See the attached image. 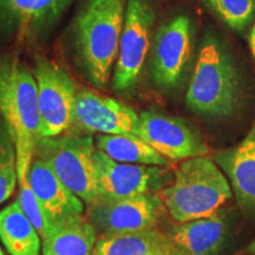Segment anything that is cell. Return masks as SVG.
I'll return each mask as SVG.
<instances>
[{
  "mask_svg": "<svg viewBox=\"0 0 255 255\" xmlns=\"http://www.w3.org/2000/svg\"><path fill=\"white\" fill-rule=\"evenodd\" d=\"M127 0H88L73 25L76 58L89 82L105 89L119 55Z\"/></svg>",
  "mask_w": 255,
  "mask_h": 255,
  "instance_id": "7a4b0ae2",
  "label": "cell"
},
{
  "mask_svg": "<svg viewBox=\"0 0 255 255\" xmlns=\"http://www.w3.org/2000/svg\"><path fill=\"white\" fill-rule=\"evenodd\" d=\"M27 182L52 225L71 216L83 215L84 203L57 176L49 164L33 157L27 174Z\"/></svg>",
  "mask_w": 255,
  "mask_h": 255,
  "instance_id": "9a60e30c",
  "label": "cell"
},
{
  "mask_svg": "<svg viewBox=\"0 0 255 255\" xmlns=\"http://www.w3.org/2000/svg\"><path fill=\"white\" fill-rule=\"evenodd\" d=\"M0 240L9 255L40 254V235L17 200L0 210Z\"/></svg>",
  "mask_w": 255,
  "mask_h": 255,
  "instance_id": "d6986e66",
  "label": "cell"
},
{
  "mask_svg": "<svg viewBox=\"0 0 255 255\" xmlns=\"http://www.w3.org/2000/svg\"><path fill=\"white\" fill-rule=\"evenodd\" d=\"M248 44H250V50H251L252 56H253V59L255 62V23L251 30L250 37H248Z\"/></svg>",
  "mask_w": 255,
  "mask_h": 255,
  "instance_id": "cb8c5ba5",
  "label": "cell"
},
{
  "mask_svg": "<svg viewBox=\"0 0 255 255\" xmlns=\"http://www.w3.org/2000/svg\"><path fill=\"white\" fill-rule=\"evenodd\" d=\"M0 255H6V254L4 253V251L1 250V248H0Z\"/></svg>",
  "mask_w": 255,
  "mask_h": 255,
  "instance_id": "484cf974",
  "label": "cell"
},
{
  "mask_svg": "<svg viewBox=\"0 0 255 255\" xmlns=\"http://www.w3.org/2000/svg\"><path fill=\"white\" fill-rule=\"evenodd\" d=\"M95 143L98 150L120 163L164 168L170 165L169 159L158 154L137 135H100Z\"/></svg>",
  "mask_w": 255,
  "mask_h": 255,
  "instance_id": "ffe728a7",
  "label": "cell"
},
{
  "mask_svg": "<svg viewBox=\"0 0 255 255\" xmlns=\"http://www.w3.org/2000/svg\"><path fill=\"white\" fill-rule=\"evenodd\" d=\"M95 151L92 133L71 128L59 136L41 137L34 157L49 164L73 194L91 205L101 199Z\"/></svg>",
  "mask_w": 255,
  "mask_h": 255,
  "instance_id": "5b68a950",
  "label": "cell"
},
{
  "mask_svg": "<svg viewBox=\"0 0 255 255\" xmlns=\"http://www.w3.org/2000/svg\"><path fill=\"white\" fill-rule=\"evenodd\" d=\"M163 210L158 193L128 199H100L87 205L85 216L102 235L123 234L157 227Z\"/></svg>",
  "mask_w": 255,
  "mask_h": 255,
  "instance_id": "ba28073f",
  "label": "cell"
},
{
  "mask_svg": "<svg viewBox=\"0 0 255 255\" xmlns=\"http://www.w3.org/2000/svg\"><path fill=\"white\" fill-rule=\"evenodd\" d=\"M241 98L240 77L220 41L206 36L186 94L191 113L210 119L232 116Z\"/></svg>",
  "mask_w": 255,
  "mask_h": 255,
  "instance_id": "277c9868",
  "label": "cell"
},
{
  "mask_svg": "<svg viewBox=\"0 0 255 255\" xmlns=\"http://www.w3.org/2000/svg\"><path fill=\"white\" fill-rule=\"evenodd\" d=\"M34 77L38 89L41 137H55L72 128L78 89L68 72L46 58L37 59Z\"/></svg>",
  "mask_w": 255,
  "mask_h": 255,
  "instance_id": "52a82bcc",
  "label": "cell"
},
{
  "mask_svg": "<svg viewBox=\"0 0 255 255\" xmlns=\"http://www.w3.org/2000/svg\"><path fill=\"white\" fill-rule=\"evenodd\" d=\"M193 53V26L187 15L167 21L155 36L151 52V75L164 90L175 89L182 81Z\"/></svg>",
  "mask_w": 255,
  "mask_h": 255,
  "instance_id": "30bf717a",
  "label": "cell"
},
{
  "mask_svg": "<svg viewBox=\"0 0 255 255\" xmlns=\"http://www.w3.org/2000/svg\"><path fill=\"white\" fill-rule=\"evenodd\" d=\"M101 255H184L167 233L156 228L98 237Z\"/></svg>",
  "mask_w": 255,
  "mask_h": 255,
  "instance_id": "e0dca14e",
  "label": "cell"
},
{
  "mask_svg": "<svg viewBox=\"0 0 255 255\" xmlns=\"http://www.w3.org/2000/svg\"><path fill=\"white\" fill-rule=\"evenodd\" d=\"M238 255H255V239L253 241H251L246 247L242 248Z\"/></svg>",
  "mask_w": 255,
  "mask_h": 255,
  "instance_id": "d4e9b609",
  "label": "cell"
},
{
  "mask_svg": "<svg viewBox=\"0 0 255 255\" xmlns=\"http://www.w3.org/2000/svg\"><path fill=\"white\" fill-rule=\"evenodd\" d=\"M139 115L129 105L91 89H78L72 128L101 135H137Z\"/></svg>",
  "mask_w": 255,
  "mask_h": 255,
  "instance_id": "7c38bea8",
  "label": "cell"
},
{
  "mask_svg": "<svg viewBox=\"0 0 255 255\" xmlns=\"http://www.w3.org/2000/svg\"><path fill=\"white\" fill-rule=\"evenodd\" d=\"M17 182V151L7 124L0 114V206L11 197Z\"/></svg>",
  "mask_w": 255,
  "mask_h": 255,
  "instance_id": "44dd1931",
  "label": "cell"
},
{
  "mask_svg": "<svg viewBox=\"0 0 255 255\" xmlns=\"http://www.w3.org/2000/svg\"><path fill=\"white\" fill-rule=\"evenodd\" d=\"M0 114L17 151L18 183L27 174L40 135V114L34 73L14 53L0 51Z\"/></svg>",
  "mask_w": 255,
  "mask_h": 255,
  "instance_id": "6da1fadb",
  "label": "cell"
},
{
  "mask_svg": "<svg viewBox=\"0 0 255 255\" xmlns=\"http://www.w3.org/2000/svg\"><path fill=\"white\" fill-rule=\"evenodd\" d=\"M18 203L20 208L27 216L28 220L37 229L38 234L41 239H44L49 234L51 228H52V222L47 216L46 212L44 210L43 206L40 205L39 200L34 195L28 182H24L19 184V194H18Z\"/></svg>",
  "mask_w": 255,
  "mask_h": 255,
  "instance_id": "603a6c76",
  "label": "cell"
},
{
  "mask_svg": "<svg viewBox=\"0 0 255 255\" xmlns=\"http://www.w3.org/2000/svg\"><path fill=\"white\" fill-rule=\"evenodd\" d=\"M137 136L169 161L182 162L209 154V146L191 124L159 111L139 114Z\"/></svg>",
  "mask_w": 255,
  "mask_h": 255,
  "instance_id": "9c48e42d",
  "label": "cell"
},
{
  "mask_svg": "<svg viewBox=\"0 0 255 255\" xmlns=\"http://www.w3.org/2000/svg\"><path fill=\"white\" fill-rule=\"evenodd\" d=\"M213 159L227 176L242 212L255 216V117L247 135L237 145L216 152Z\"/></svg>",
  "mask_w": 255,
  "mask_h": 255,
  "instance_id": "4fadbf2b",
  "label": "cell"
},
{
  "mask_svg": "<svg viewBox=\"0 0 255 255\" xmlns=\"http://www.w3.org/2000/svg\"><path fill=\"white\" fill-rule=\"evenodd\" d=\"M158 194L168 214L178 223L218 214L233 197L227 176L209 156L181 162L173 180Z\"/></svg>",
  "mask_w": 255,
  "mask_h": 255,
  "instance_id": "3957f363",
  "label": "cell"
},
{
  "mask_svg": "<svg viewBox=\"0 0 255 255\" xmlns=\"http://www.w3.org/2000/svg\"><path fill=\"white\" fill-rule=\"evenodd\" d=\"M167 234L184 255H219L228 239V223L220 210L209 218L176 222Z\"/></svg>",
  "mask_w": 255,
  "mask_h": 255,
  "instance_id": "2e32d148",
  "label": "cell"
},
{
  "mask_svg": "<svg viewBox=\"0 0 255 255\" xmlns=\"http://www.w3.org/2000/svg\"><path fill=\"white\" fill-rule=\"evenodd\" d=\"M92 255H101V254H98V253H96V252H94V254Z\"/></svg>",
  "mask_w": 255,
  "mask_h": 255,
  "instance_id": "4316f807",
  "label": "cell"
},
{
  "mask_svg": "<svg viewBox=\"0 0 255 255\" xmlns=\"http://www.w3.org/2000/svg\"><path fill=\"white\" fill-rule=\"evenodd\" d=\"M101 199L120 200L144 194H156L167 186L168 169L154 165L127 164L114 161L96 148Z\"/></svg>",
  "mask_w": 255,
  "mask_h": 255,
  "instance_id": "8fae6325",
  "label": "cell"
},
{
  "mask_svg": "<svg viewBox=\"0 0 255 255\" xmlns=\"http://www.w3.org/2000/svg\"><path fill=\"white\" fill-rule=\"evenodd\" d=\"M207 4L232 30L242 32L255 15V0H206Z\"/></svg>",
  "mask_w": 255,
  "mask_h": 255,
  "instance_id": "7402d4cb",
  "label": "cell"
},
{
  "mask_svg": "<svg viewBox=\"0 0 255 255\" xmlns=\"http://www.w3.org/2000/svg\"><path fill=\"white\" fill-rule=\"evenodd\" d=\"M154 9L146 0H127L119 55L113 75L115 91H132L142 76L150 50Z\"/></svg>",
  "mask_w": 255,
  "mask_h": 255,
  "instance_id": "8992f818",
  "label": "cell"
},
{
  "mask_svg": "<svg viewBox=\"0 0 255 255\" xmlns=\"http://www.w3.org/2000/svg\"><path fill=\"white\" fill-rule=\"evenodd\" d=\"M98 233L87 216L76 215L52 225L41 242V255H92Z\"/></svg>",
  "mask_w": 255,
  "mask_h": 255,
  "instance_id": "ac0fdd59",
  "label": "cell"
},
{
  "mask_svg": "<svg viewBox=\"0 0 255 255\" xmlns=\"http://www.w3.org/2000/svg\"><path fill=\"white\" fill-rule=\"evenodd\" d=\"M73 0H0V33L37 36L52 27Z\"/></svg>",
  "mask_w": 255,
  "mask_h": 255,
  "instance_id": "5bb4252c",
  "label": "cell"
}]
</instances>
